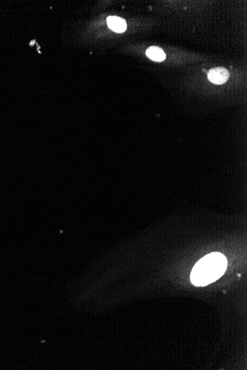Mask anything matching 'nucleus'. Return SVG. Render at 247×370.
<instances>
[{"mask_svg": "<svg viewBox=\"0 0 247 370\" xmlns=\"http://www.w3.org/2000/svg\"><path fill=\"white\" fill-rule=\"evenodd\" d=\"M227 260L221 253H211L197 262L191 273L190 279L195 286H206L219 279L225 273Z\"/></svg>", "mask_w": 247, "mask_h": 370, "instance_id": "nucleus-1", "label": "nucleus"}, {"mask_svg": "<svg viewBox=\"0 0 247 370\" xmlns=\"http://www.w3.org/2000/svg\"><path fill=\"white\" fill-rule=\"evenodd\" d=\"M146 55L148 58L155 61H163L166 58V54L164 52L163 50L160 47H149L146 50Z\"/></svg>", "mask_w": 247, "mask_h": 370, "instance_id": "nucleus-4", "label": "nucleus"}, {"mask_svg": "<svg viewBox=\"0 0 247 370\" xmlns=\"http://www.w3.org/2000/svg\"><path fill=\"white\" fill-rule=\"evenodd\" d=\"M109 28L116 33L124 32L127 29V23L125 20L120 17H109L107 19Z\"/></svg>", "mask_w": 247, "mask_h": 370, "instance_id": "nucleus-3", "label": "nucleus"}, {"mask_svg": "<svg viewBox=\"0 0 247 370\" xmlns=\"http://www.w3.org/2000/svg\"><path fill=\"white\" fill-rule=\"evenodd\" d=\"M208 79L215 84H223L229 78V73L224 67H215L211 69L208 73Z\"/></svg>", "mask_w": 247, "mask_h": 370, "instance_id": "nucleus-2", "label": "nucleus"}]
</instances>
